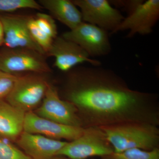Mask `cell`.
<instances>
[{
    "label": "cell",
    "mask_w": 159,
    "mask_h": 159,
    "mask_svg": "<svg viewBox=\"0 0 159 159\" xmlns=\"http://www.w3.org/2000/svg\"><path fill=\"white\" fill-rule=\"evenodd\" d=\"M82 67L70 75L67 101L75 105L84 127L142 122L158 125L157 95L131 89L112 71Z\"/></svg>",
    "instance_id": "obj_1"
},
{
    "label": "cell",
    "mask_w": 159,
    "mask_h": 159,
    "mask_svg": "<svg viewBox=\"0 0 159 159\" xmlns=\"http://www.w3.org/2000/svg\"><path fill=\"white\" fill-rule=\"evenodd\" d=\"M157 126L135 122L99 127L113 148L114 152L119 153L131 148L150 151L159 148Z\"/></svg>",
    "instance_id": "obj_2"
},
{
    "label": "cell",
    "mask_w": 159,
    "mask_h": 159,
    "mask_svg": "<svg viewBox=\"0 0 159 159\" xmlns=\"http://www.w3.org/2000/svg\"><path fill=\"white\" fill-rule=\"evenodd\" d=\"M113 148L99 127L85 128L77 139L67 142L56 156L69 159H87L95 157L106 156L114 152Z\"/></svg>",
    "instance_id": "obj_3"
},
{
    "label": "cell",
    "mask_w": 159,
    "mask_h": 159,
    "mask_svg": "<svg viewBox=\"0 0 159 159\" xmlns=\"http://www.w3.org/2000/svg\"><path fill=\"white\" fill-rule=\"evenodd\" d=\"M43 74L31 73L17 76L5 100L25 113L32 111L43 101L49 84Z\"/></svg>",
    "instance_id": "obj_4"
},
{
    "label": "cell",
    "mask_w": 159,
    "mask_h": 159,
    "mask_svg": "<svg viewBox=\"0 0 159 159\" xmlns=\"http://www.w3.org/2000/svg\"><path fill=\"white\" fill-rule=\"evenodd\" d=\"M46 58L31 49L4 47L0 49V71L14 75L23 72L47 74L51 70Z\"/></svg>",
    "instance_id": "obj_5"
},
{
    "label": "cell",
    "mask_w": 159,
    "mask_h": 159,
    "mask_svg": "<svg viewBox=\"0 0 159 159\" xmlns=\"http://www.w3.org/2000/svg\"><path fill=\"white\" fill-rule=\"evenodd\" d=\"M34 113L39 116L57 123L84 127L75 105L70 101L61 99L57 89L50 84L42 104Z\"/></svg>",
    "instance_id": "obj_6"
},
{
    "label": "cell",
    "mask_w": 159,
    "mask_h": 159,
    "mask_svg": "<svg viewBox=\"0 0 159 159\" xmlns=\"http://www.w3.org/2000/svg\"><path fill=\"white\" fill-rule=\"evenodd\" d=\"M62 36L80 46L90 57L104 56L111 49L108 31L89 23L83 22Z\"/></svg>",
    "instance_id": "obj_7"
},
{
    "label": "cell",
    "mask_w": 159,
    "mask_h": 159,
    "mask_svg": "<svg viewBox=\"0 0 159 159\" xmlns=\"http://www.w3.org/2000/svg\"><path fill=\"white\" fill-rule=\"evenodd\" d=\"M80 9L82 20L111 33L125 18L107 0H72Z\"/></svg>",
    "instance_id": "obj_8"
},
{
    "label": "cell",
    "mask_w": 159,
    "mask_h": 159,
    "mask_svg": "<svg viewBox=\"0 0 159 159\" xmlns=\"http://www.w3.org/2000/svg\"><path fill=\"white\" fill-rule=\"evenodd\" d=\"M47 55L54 57V66L63 72L70 71L84 62H88L94 66L101 64L99 61L90 58L89 54L80 46L62 36L54 39Z\"/></svg>",
    "instance_id": "obj_9"
},
{
    "label": "cell",
    "mask_w": 159,
    "mask_h": 159,
    "mask_svg": "<svg viewBox=\"0 0 159 159\" xmlns=\"http://www.w3.org/2000/svg\"><path fill=\"white\" fill-rule=\"evenodd\" d=\"M0 20L4 29V47L31 49L47 57L45 52L31 37L27 25V16L2 14H0Z\"/></svg>",
    "instance_id": "obj_10"
},
{
    "label": "cell",
    "mask_w": 159,
    "mask_h": 159,
    "mask_svg": "<svg viewBox=\"0 0 159 159\" xmlns=\"http://www.w3.org/2000/svg\"><path fill=\"white\" fill-rule=\"evenodd\" d=\"M159 18V0L144 1L132 13L124 18L111 34L124 30H129L128 38L133 37L137 34H150Z\"/></svg>",
    "instance_id": "obj_11"
},
{
    "label": "cell",
    "mask_w": 159,
    "mask_h": 159,
    "mask_svg": "<svg viewBox=\"0 0 159 159\" xmlns=\"http://www.w3.org/2000/svg\"><path fill=\"white\" fill-rule=\"evenodd\" d=\"M84 129V127L64 125L45 119L32 111L25 113L23 131L55 140L71 142L81 136Z\"/></svg>",
    "instance_id": "obj_12"
},
{
    "label": "cell",
    "mask_w": 159,
    "mask_h": 159,
    "mask_svg": "<svg viewBox=\"0 0 159 159\" xmlns=\"http://www.w3.org/2000/svg\"><path fill=\"white\" fill-rule=\"evenodd\" d=\"M16 142L31 159H53L68 142L23 131Z\"/></svg>",
    "instance_id": "obj_13"
},
{
    "label": "cell",
    "mask_w": 159,
    "mask_h": 159,
    "mask_svg": "<svg viewBox=\"0 0 159 159\" xmlns=\"http://www.w3.org/2000/svg\"><path fill=\"white\" fill-rule=\"evenodd\" d=\"M26 113L0 99V137L16 141L24 131Z\"/></svg>",
    "instance_id": "obj_14"
},
{
    "label": "cell",
    "mask_w": 159,
    "mask_h": 159,
    "mask_svg": "<svg viewBox=\"0 0 159 159\" xmlns=\"http://www.w3.org/2000/svg\"><path fill=\"white\" fill-rule=\"evenodd\" d=\"M40 5L48 10L53 18L73 30L83 22L82 16L77 6L70 0H39Z\"/></svg>",
    "instance_id": "obj_15"
},
{
    "label": "cell",
    "mask_w": 159,
    "mask_h": 159,
    "mask_svg": "<svg viewBox=\"0 0 159 159\" xmlns=\"http://www.w3.org/2000/svg\"><path fill=\"white\" fill-rule=\"evenodd\" d=\"M102 159H159V148L148 151L140 148H131L111 154L101 158Z\"/></svg>",
    "instance_id": "obj_16"
},
{
    "label": "cell",
    "mask_w": 159,
    "mask_h": 159,
    "mask_svg": "<svg viewBox=\"0 0 159 159\" xmlns=\"http://www.w3.org/2000/svg\"><path fill=\"white\" fill-rule=\"evenodd\" d=\"M27 25L31 37L47 55L54 39L40 29L36 24L34 16H27Z\"/></svg>",
    "instance_id": "obj_17"
},
{
    "label": "cell",
    "mask_w": 159,
    "mask_h": 159,
    "mask_svg": "<svg viewBox=\"0 0 159 159\" xmlns=\"http://www.w3.org/2000/svg\"><path fill=\"white\" fill-rule=\"evenodd\" d=\"M40 10L43 9L34 0H0V14H9L21 9Z\"/></svg>",
    "instance_id": "obj_18"
},
{
    "label": "cell",
    "mask_w": 159,
    "mask_h": 159,
    "mask_svg": "<svg viewBox=\"0 0 159 159\" xmlns=\"http://www.w3.org/2000/svg\"><path fill=\"white\" fill-rule=\"evenodd\" d=\"M34 17L37 25L44 33L53 39L57 37V25L51 15L40 12Z\"/></svg>",
    "instance_id": "obj_19"
},
{
    "label": "cell",
    "mask_w": 159,
    "mask_h": 159,
    "mask_svg": "<svg viewBox=\"0 0 159 159\" xmlns=\"http://www.w3.org/2000/svg\"><path fill=\"white\" fill-rule=\"evenodd\" d=\"M0 159H31L14 145L4 141L0 137Z\"/></svg>",
    "instance_id": "obj_20"
},
{
    "label": "cell",
    "mask_w": 159,
    "mask_h": 159,
    "mask_svg": "<svg viewBox=\"0 0 159 159\" xmlns=\"http://www.w3.org/2000/svg\"><path fill=\"white\" fill-rule=\"evenodd\" d=\"M17 76L0 71V99H5L11 92Z\"/></svg>",
    "instance_id": "obj_21"
},
{
    "label": "cell",
    "mask_w": 159,
    "mask_h": 159,
    "mask_svg": "<svg viewBox=\"0 0 159 159\" xmlns=\"http://www.w3.org/2000/svg\"><path fill=\"white\" fill-rule=\"evenodd\" d=\"M109 2L111 4H112L117 7L123 8L127 12L129 15L132 13L135 9L140 4H142L144 1H111Z\"/></svg>",
    "instance_id": "obj_22"
},
{
    "label": "cell",
    "mask_w": 159,
    "mask_h": 159,
    "mask_svg": "<svg viewBox=\"0 0 159 159\" xmlns=\"http://www.w3.org/2000/svg\"><path fill=\"white\" fill-rule=\"evenodd\" d=\"M5 40V35H4V29L2 22L0 20V47L3 46Z\"/></svg>",
    "instance_id": "obj_23"
},
{
    "label": "cell",
    "mask_w": 159,
    "mask_h": 159,
    "mask_svg": "<svg viewBox=\"0 0 159 159\" xmlns=\"http://www.w3.org/2000/svg\"><path fill=\"white\" fill-rule=\"evenodd\" d=\"M53 159H66L62 158H61V157L56 156V157H54V158H53Z\"/></svg>",
    "instance_id": "obj_24"
}]
</instances>
